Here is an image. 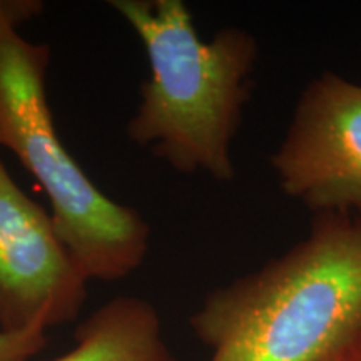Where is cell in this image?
<instances>
[{
	"instance_id": "cell-1",
	"label": "cell",
	"mask_w": 361,
	"mask_h": 361,
	"mask_svg": "<svg viewBox=\"0 0 361 361\" xmlns=\"http://www.w3.org/2000/svg\"><path fill=\"white\" fill-rule=\"evenodd\" d=\"M191 328L209 361H323L361 328V218L314 214L286 252L211 291Z\"/></svg>"
},
{
	"instance_id": "cell-2",
	"label": "cell",
	"mask_w": 361,
	"mask_h": 361,
	"mask_svg": "<svg viewBox=\"0 0 361 361\" xmlns=\"http://www.w3.org/2000/svg\"><path fill=\"white\" fill-rule=\"evenodd\" d=\"M146 49L151 75L128 124L134 144L151 147L183 174L236 178L233 142L259 61L256 35L224 27L211 40L197 34L180 0H112Z\"/></svg>"
},
{
	"instance_id": "cell-3",
	"label": "cell",
	"mask_w": 361,
	"mask_h": 361,
	"mask_svg": "<svg viewBox=\"0 0 361 361\" xmlns=\"http://www.w3.org/2000/svg\"><path fill=\"white\" fill-rule=\"evenodd\" d=\"M40 8L32 0H0V146L47 194L54 228L84 276L116 281L144 263L151 229L137 211L106 196L62 146L45 92L51 49L17 30Z\"/></svg>"
},
{
	"instance_id": "cell-4",
	"label": "cell",
	"mask_w": 361,
	"mask_h": 361,
	"mask_svg": "<svg viewBox=\"0 0 361 361\" xmlns=\"http://www.w3.org/2000/svg\"><path fill=\"white\" fill-rule=\"evenodd\" d=\"M271 166L281 191L314 214L361 218V84L336 72L311 79Z\"/></svg>"
},
{
	"instance_id": "cell-5",
	"label": "cell",
	"mask_w": 361,
	"mask_h": 361,
	"mask_svg": "<svg viewBox=\"0 0 361 361\" xmlns=\"http://www.w3.org/2000/svg\"><path fill=\"white\" fill-rule=\"evenodd\" d=\"M85 283L51 216L0 159V329L45 331L72 322L87 296Z\"/></svg>"
},
{
	"instance_id": "cell-6",
	"label": "cell",
	"mask_w": 361,
	"mask_h": 361,
	"mask_svg": "<svg viewBox=\"0 0 361 361\" xmlns=\"http://www.w3.org/2000/svg\"><path fill=\"white\" fill-rule=\"evenodd\" d=\"M56 361H178L161 316L142 298L117 296L79 324L75 346Z\"/></svg>"
},
{
	"instance_id": "cell-7",
	"label": "cell",
	"mask_w": 361,
	"mask_h": 361,
	"mask_svg": "<svg viewBox=\"0 0 361 361\" xmlns=\"http://www.w3.org/2000/svg\"><path fill=\"white\" fill-rule=\"evenodd\" d=\"M47 345L42 329L2 331L0 329V361H29Z\"/></svg>"
},
{
	"instance_id": "cell-8",
	"label": "cell",
	"mask_w": 361,
	"mask_h": 361,
	"mask_svg": "<svg viewBox=\"0 0 361 361\" xmlns=\"http://www.w3.org/2000/svg\"><path fill=\"white\" fill-rule=\"evenodd\" d=\"M323 361H361V328Z\"/></svg>"
}]
</instances>
